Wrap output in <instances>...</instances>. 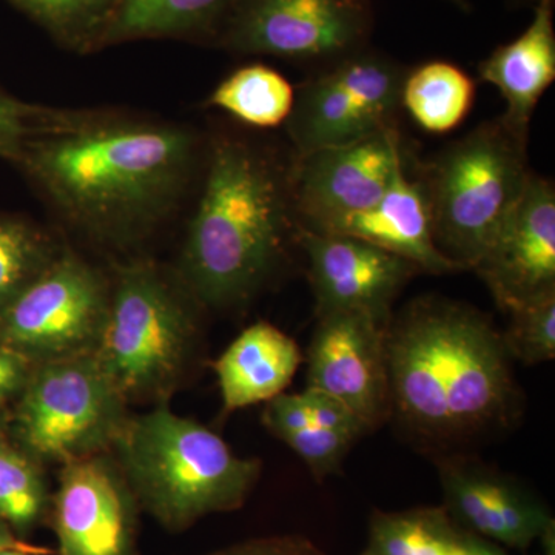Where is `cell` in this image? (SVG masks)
<instances>
[{
    "mask_svg": "<svg viewBox=\"0 0 555 555\" xmlns=\"http://www.w3.org/2000/svg\"><path fill=\"white\" fill-rule=\"evenodd\" d=\"M109 454L141 509L171 532L243 507L262 470L259 460L236 455L217 433L166 403L130 415Z\"/></svg>",
    "mask_w": 555,
    "mask_h": 555,
    "instance_id": "cell-4",
    "label": "cell"
},
{
    "mask_svg": "<svg viewBox=\"0 0 555 555\" xmlns=\"http://www.w3.org/2000/svg\"><path fill=\"white\" fill-rule=\"evenodd\" d=\"M444 2L451 3V5H454L455 9H459L462 11L470 10L469 0H444Z\"/></svg>",
    "mask_w": 555,
    "mask_h": 555,
    "instance_id": "cell-36",
    "label": "cell"
},
{
    "mask_svg": "<svg viewBox=\"0 0 555 555\" xmlns=\"http://www.w3.org/2000/svg\"><path fill=\"white\" fill-rule=\"evenodd\" d=\"M309 262L317 317L357 310L383 323L392 320V305L420 272L408 259L366 241L298 228Z\"/></svg>",
    "mask_w": 555,
    "mask_h": 555,
    "instance_id": "cell-16",
    "label": "cell"
},
{
    "mask_svg": "<svg viewBox=\"0 0 555 555\" xmlns=\"http://www.w3.org/2000/svg\"><path fill=\"white\" fill-rule=\"evenodd\" d=\"M51 554L49 550H21V547H11L0 553V555H47Z\"/></svg>",
    "mask_w": 555,
    "mask_h": 555,
    "instance_id": "cell-35",
    "label": "cell"
},
{
    "mask_svg": "<svg viewBox=\"0 0 555 555\" xmlns=\"http://www.w3.org/2000/svg\"><path fill=\"white\" fill-rule=\"evenodd\" d=\"M528 138L502 118L481 124L452 142L422 170L434 240L460 270H473L524 195L532 171Z\"/></svg>",
    "mask_w": 555,
    "mask_h": 555,
    "instance_id": "cell-5",
    "label": "cell"
},
{
    "mask_svg": "<svg viewBox=\"0 0 555 555\" xmlns=\"http://www.w3.org/2000/svg\"><path fill=\"white\" fill-rule=\"evenodd\" d=\"M109 283L72 250H60L49 268L0 310V345L42 364L86 353L100 345Z\"/></svg>",
    "mask_w": 555,
    "mask_h": 555,
    "instance_id": "cell-8",
    "label": "cell"
},
{
    "mask_svg": "<svg viewBox=\"0 0 555 555\" xmlns=\"http://www.w3.org/2000/svg\"><path fill=\"white\" fill-rule=\"evenodd\" d=\"M196 301L149 259L118 266L98 363L127 401L159 400L181 379L196 338Z\"/></svg>",
    "mask_w": 555,
    "mask_h": 555,
    "instance_id": "cell-6",
    "label": "cell"
},
{
    "mask_svg": "<svg viewBox=\"0 0 555 555\" xmlns=\"http://www.w3.org/2000/svg\"><path fill=\"white\" fill-rule=\"evenodd\" d=\"M61 46L96 50L116 0H9Z\"/></svg>",
    "mask_w": 555,
    "mask_h": 555,
    "instance_id": "cell-25",
    "label": "cell"
},
{
    "mask_svg": "<svg viewBox=\"0 0 555 555\" xmlns=\"http://www.w3.org/2000/svg\"><path fill=\"white\" fill-rule=\"evenodd\" d=\"M389 420L434 449L516 420L517 383L503 335L469 306L422 298L386 334Z\"/></svg>",
    "mask_w": 555,
    "mask_h": 555,
    "instance_id": "cell-2",
    "label": "cell"
},
{
    "mask_svg": "<svg viewBox=\"0 0 555 555\" xmlns=\"http://www.w3.org/2000/svg\"><path fill=\"white\" fill-rule=\"evenodd\" d=\"M60 250L30 221L0 215V310L49 268Z\"/></svg>",
    "mask_w": 555,
    "mask_h": 555,
    "instance_id": "cell-26",
    "label": "cell"
},
{
    "mask_svg": "<svg viewBox=\"0 0 555 555\" xmlns=\"http://www.w3.org/2000/svg\"><path fill=\"white\" fill-rule=\"evenodd\" d=\"M371 0H232L214 42L247 56L331 62L369 46Z\"/></svg>",
    "mask_w": 555,
    "mask_h": 555,
    "instance_id": "cell-10",
    "label": "cell"
},
{
    "mask_svg": "<svg viewBox=\"0 0 555 555\" xmlns=\"http://www.w3.org/2000/svg\"><path fill=\"white\" fill-rule=\"evenodd\" d=\"M301 361V350L294 338L266 321L251 324L214 366L224 411L268 403L280 396L291 385Z\"/></svg>",
    "mask_w": 555,
    "mask_h": 555,
    "instance_id": "cell-19",
    "label": "cell"
},
{
    "mask_svg": "<svg viewBox=\"0 0 555 555\" xmlns=\"http://www.w3.org/2000/svg\"><path fill=\"white\" fill-rule=\"evenodd\" d=\"M60 115L61 112L17 100L0 87V159L17 164L25 145Z\"/></svg>",
    "mask_w": 555,
    "mask_h": 555,
    "instance_id": "cell-29",
    "label": "cell"
},
{
    "mask_svg": "<svg viewBox=\"0 0 555 555\" xmlns=\"http://www.w3.org/2000/svg\"><path fill=\"white\" fill-rule=\"evenodd\" d=\"M196 153L195 134L177 124L61 112L17 166L73 228L126 246L177 207Z\"/></svg>",
    "mask_w": 555,
    "mask_h": 555,
    "instance_id": "cell-1",
    "label": "cell"
},
{
    "mask_svg": "<svg viewBox=\"0 0 555 555\" xmlns=\"http://www.w3.org/2000/svg\"><path fill=\"white\" fill-rule=\"evenodd\" d=\"M414 159L398 126L297 155L288 179L298 228L324 232L375 206Z\"/></svg>",
    "mask_w": 555,
    "mask_h": 555,
    "instance_id": "cell-11",
    "label": "cell"
},
{
    "mask_svg": "<svg viewBox=\"0 0 555 555\" xmlns=\"http://www.w3.org/2000/svg\"><path fill=\"white\" fill-rule=\"evenodd\" d=\"M357 434L345 430L320 429L309 426L297 433L281 437L286 447L291 448L306 463L318 481L338 474L346 455L356 441Z\"/></svg>",
    "mask_w": 555,
    "mask_h": 555,
    "instance_id": "cell-28",
    "label": "cell"
},
{
    "mask_svg": "<svg viewBox=\"0 0 555 555\" xmlns=\"http://www.w3.org/2000/svg\"><path fill=\"white\" fill-rule=\"evenodd\" d=\"M499 308L555 298V190L532 171L524 195L473 269Z\"/></svg>",
    "mask_w": 555,
    "mask_h": 555,
    "instance_id": "cell-15",
    "label": "cell"
},
{
    "mask_svg": "<svg viewBox=\"0 0 555 555\" xmlns=\"http://www.w3.org/2000/svg\"><path fill=\"white\" fill-rule=\"evenodd\" d=\"M308 350V386L337 398L367 433L389 420V375L383 323L346 310L317 317Z\"/></svg>",
    "mask_w": 555,
    "mask_h": 555,
    "instance_id": "cell-13",
    "label": "cell"
},
{
    "mask_svg": "<svg viewBox=\"0 0 555 555\" xmlns=\"http://www.w3.org/2000/svg\"><path fill=\"white\" fill-rule=\"evenodd\" d=\"M292 83L264 64L244 65L214 90L208 105L255 129H275L291 118L295 105Z\"/></svg>",
    "mask_w": 555,
    "mask_h": 555,
    "instance_id": "cell-23",
    "label": "cell"
},
{
    "mask_svg": "<svg viewBox=\"0 0 555 555\" xmlns=\"http://www.w3.org/2000/svg\"><path fill=\"white\" fill-rule=\"evenodd\" d=\"M2 438H5V433H3V423L2 418H0V440H2Z\"/></svg>",
    "mask_w": 555,
    "mask_h": 555,
    "instance_id": "cell-37",
    "label": "cell"
},
{
    "mask_svg": "<svg viewBox=\"0 0 555 555\" xmlns=\"http://www.w3.org/2000/svg\"><path fill=\"white\" fill-rule=\"evenodd\" d=\"M262 425L278 440L287 434L297 433L310 426L308 408L302 393H280L268 401L261 415Z\"/></svg>",
    "mask_w": 555,
    "mask_h": 555,
    "instance_id": "cell-31",
    "label": "cell"
},
{
    "mask_svg": "<svg viewBox=\"0 0 555 555\" xmlns=\"http://www.w3.org/2000/svg\"><path fill=\"white\" fill-rule=\"evenodd\" d=\"M35 369L27 358L0 345V408L17 400Z\"/></svg>",
    "mask_w": 555,
    "mask_h": 555,
    "instance_id": "cell-33",
    "label": "cell"
},
{
    "mask_svg": "<svg viewBox=\"0 0 555 555\" xmlns=\"http://www.w3.org/2000/svg\"><path fill=\"white\" fill-rule=\"evenodd\" d=\"M478 75L505 100L506 112L500 116L503 122L528 138L537 105L555 80L554 0L537 2L528 28L496 47L478 65Z\"/></svg>",
    "mask_w": 555,
    "mask_h": 555,
    "instance_id": "cell-18",
    "label": "cell"
},
{
    "mask_svg": "<svg viewBox=\"0 0 555 555\" xmlns=\"http://www.w3.org/2000/svg\"><path fill=\"white\" fill-rule=\"evenodd\" d=\"M525 2H531V3H534V5H535V3L540 2V0H525Z\"/></svg>",
    "mask_w": 555,
    "mask_h": 555,
    "instance_id": "cell-38",
    "label": "cell"
},
{
    "mask_svg": "<svg viewBox=\"0 0 555 555\" xmlns=\"http://www.w3.org/2000/svg\"><path fill=\"white\" fill-rule=\"evenodd\" d=\"M207 555H328L302 535H272L248 540Z\"/></svg>",
    "mask_w": 555,
    "mask_h": 555,
    "instance_id": "cell-32",
    "label": "cell"
},
{
    "mask_svg": "<svg viewBox=\"0 0 555 555\" xmlns=\"http://www.w3.org/2000/svg\"><path fill=\"white\" fill-rule=\"evenodd\" d=\"M181 251L179 283L204 308L254 297L283 258L292 218L288 171L261 149L219 138Z\"/></svg>",
    "mask_w": 555,
    "mask_h": 555,
    "instance_id": "cell-3",
    "label": "cell"
},
{
    "mask_svg": "<svg viewBox=\"0 0 555 555\" xmlns=\"http://www.w3.org/2000/svg\"><path fill=\"white\" fill-rule=\"evenodd\" d=\"M509 323L503 341L509 357L526 366L555 358V298L506 310Z\"/></svg>",
    "mask_w": 555,
    "mask_h": 555,
    "instance_id": "cell-27",
    "label": "cell"
},
{
    "mask_svg": "<svg viewBox=\"0 0 555 555\" xmlns=\"http://www.w3.org/2000/svg\"><path fill=\"white\" fill-rule=\"evenodd\" d=\"M323 67L295 94L286 122L297 155L397 126L408 68L369 46Z\"/></svg>",
    "mask_w": 555,
    "mask_h": 555,
    "instance_id": "cell-9",
    "label": "cell"
},
{
    "mask_svg": "<svg viewBox=\"0 0 555 555\" xmlns=\"http://www.w3.org/2000/svg\"><path fill=\"white\" fill-rule=\"evenodd\" d=\"M301 393L306 408H308L310 426L320 427V429L345 430V433L357 434L360 437L367 433L363 423L337 398L312 389V387H306Z\"/></svg>",
    "mask_w": 555,
    "mask_h": 555,
    "instance_id": "cell-30",
    "label": "cell"
},
{
    "mask_svg": "<svg viewBox=\"0 0 555 555\" xmlns=\"http://www.w3.org/2000/svg\"><path fill=\"white\" fill-rule=\"evenodd\" d=\"M444 509L467 531L511 551H528L555 534L550 507L520 481L459 454H440Z\"/></svg>",
    "mask_w": 555,
    "mask_h": 555,
    "instance_id": "cell-14",
    "label": "cell"
},
{
    "mask_svg": "<svg viewBox=\"0 0 555 555\" xmlns=\"http://www.w3.org/2000/svg\"><path fill=\"white\" fill-rule=\"evenodd\" d=\"M127 404L94 352L36 364L17 397L20 448L61 466L109 452L130 416Z\"/></svg>",
    "mask_w": 555,
    "mask_h": 555,
    "instance_id": "cell-7",
    "label": "cell"
},
{
    "mask_svg": "<svg viewBox=\"0 0 555 555\" xmlns=\"http://www.w3.org/2000/svg\"><path fill=\"white\" fill-rule=\"evenodd\" d=\"M474 79L448 61H430L408 69L401 86V108L420 129L447 134L462 126L476 102Z\"/></svg>",
    "mask_w": 555,
    "mask_h": 555,
    "instance_id": "cell-22",
    "label": "cell"
},
{
    "mask_svg": "<svg viewBox=\"0 0 555 555\" xmlns=\"http://www.w3.org/2000/svg\"><path fill=\"white\" fill-rule=\"evenodd\" d=\"M232 0H116L98 49L142 39H206Z\"/></svg>",
    "mask_w": 555,
    "mask_h": 555,
    "instance_id": "cell-21",
    "label": "cell"
},
{
    "mask_svg": "<svg viewBox=\"0 0 555 555\" xmlns=\"http://www.w3.org/2000/svg\"><path fill=\"white\" fill-rule=\"evenodd\" d=\"M11 547H21V550H42V547L30 545V543L22 540L21 537H17L11 531L9 526L0 524V553L5 550H11Z\"/></svg>",
    "mask_w": 555,
    "mask_h": 555,
    "instance_id": "cell-34",
    "label": "cell"
},
{
    "mask_svg": "<svg viewBox=\"0 0 555 555\" xmlns=\"http://www.w3.org/2000/svg\"><path fill=\"white\" fill-rule=\"evenodd\" d=\"M141 511L109 452L62 465L49 516L57 555H139Z\"/></svg>",
    "mask_w": 555,
    "mask_h": 555,
    "instance_id": "cell-12",
    "label": "cell"
},
{
    "mask_svg": "<svg viewBox=\"0 0 555 555\" xmlns=\"http://www.w3.org/2000/svg\"><path fill=\"white\" fill-rule=\"evenodd\" d=\"M366 241L408 259L420 272L444 275L462 272L440 254L434 240L429 193L415 163L398 171L375 206L339 219L324 232Z\"/></svg>",
    "mask_w": 555,
    "mask_h": 555,
    "instance_id": "cell-17",
    "label": "cell"
},
{
    "mask_svg": "<svg viewBox=\"0 0 555 555\" xmlns=\"http://www.w3.org/2000/svg\"><path fill=\"white\" fill-rule=\"evenodd\" d=\"M40 465L7 438L0 440V524L21 539L49 521L53 494Z\"/></svg>",
    "mask_w": 555,
    "mask_h": 555,
    "instance_id": "cell-24",
    "label": "cell"
},
{
    "mask_svg": "<svg viewBox=\"0 0 555 555\" xmlns=\"http://www.w3.org/2000/svg\"><path fill=\"white\" fill-rule=\"evenodd\" d=\"M360 555H511L463 528L444 506L375 509Z\"/></svg>",
    "mask_w": 555,
    "mask_h": 555,
    "instance_id": "cell-20",
    "label": "cell"
}]
</instances>
